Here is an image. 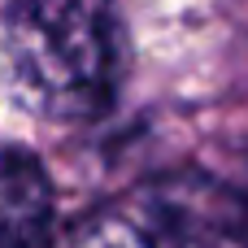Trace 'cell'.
<instances>
[{
	"instance_id": "obj_2",
	"label": "cell",
	"mask_w": 248,
	"mask_h": 248,
	"mask_svg": "<svg viewBox=\"0 0 248 248\" xmlns=\"http://www.w3.org/2000/svg\"><path fill=\"white\" fill-rule=\"evenodd\" d=\"M148 248H248V196L209 174L161 179L140 209Z\"/></svg>"
},
{
	"instance_id": "obj_3",
	"label": "cell",
	"mask_w": 248,
	"mask_h": 248,
	"mask_svg": "<svg viewBox=\"0 0 248 248\" xmlns=\"http://www.w3.org/2000/svg\"><path fill=\"white\" fill-rule=\"evenodd\" d=\"M52 218V187L44 166L13 148L0 144V248H35L48 231Z\"/></svg>"
},
{
	"instance_id": "obj_1",
	"label": "cell",
	"mask_w": 248,
	"mask_h": 248,
	"mask_svg": "<svg viewBox=\"0 0 248 248\" xmlns=\"http://www.w3.org/2000/svg\"><path fill=\"white\" fill-rule=\"evenodd\" d=\"M4 48L31 105L52 118H96L122 78L113 0H13Z\"/></svg>"
},
{
	"instance_id": "obj_4",
	"label": "cell",
	"mask_w": 248,
	"mask_h": 248,
	"mask_svg": "<svg viewBox=\"0 0 248 248\" xmlns=\"http://www.w3.org/2000/svg\"><path fill=\"white\" fill-rule=\"evenodd\" d=\"M35 248H148L144 240V227L140 218H126V214H92V218H78L61 231H44V240Z\"/></svg>"
}]
</instances>
